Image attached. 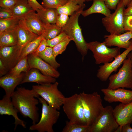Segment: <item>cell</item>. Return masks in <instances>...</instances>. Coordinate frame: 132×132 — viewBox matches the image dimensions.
Here are the masks:
<instances>
[{
  "instance_id": "1",
  "label": "cell",
  "mask_w": 132,
  "mask_h": 132,
  "mask_svg": "<svg viewBox=\"0 0 132 132\" xmlns=\"http://www.w3.org/2000/svg\"><path fill=\"white\" fill-rule=\"evenodd\" d=\"M39 97L32 89L19 87L17 88L11 97L14 107L24 117L31 119L33 124L39 121V109L37 105L39 101L35 97Z\"/></svg>"
},
{
  "instance_id": "2",
  "label": "cell",
  "mask_w": 132,
  "mask_h": 132,
  "mask_svg": "<svg viewBox=\"0 0 132 132\" xmlns=\"http://www.w3.org/2000/svg\"><path fill=\"white\" fill-rule=\"evenodd\" d=\"M84 9H81L71 16L66 24L62 28V31L74 42L83 58L87 55L88 49L78 21L79 17Z\"/></svg>"
},
{
  "instance_id": "3",
  "label": "cell",
  "mask_w": 132,
  "mask_h": 132,
  "mask_svg": "<svg viewBox=\"0 0 132 132\" xmlns=\"http://www.w3.org/2000/svg\"><path fill=\"white\" fill-rule=\"evenodd\" d=\"M38 98L42 105L41 118L37 123L31 125L29 130L38 132H54L53 126L57 121L60 113L58 110L48 104L42 98Z\"/></svg>"
},
{
  "instance_id": "4",
  "label": "cell",
  "mask_w": 132,
  "mask_h": 132,
  "mask_svg": "<svg viewBox=\"0 0 132 132\" xmlns=\"http://www.w3.org/2000/svg\"><path fill=\"white\" fill-rule=\"evenodd\" d=\"M79 94L87 125L90 126L104 108L102 100L100 95L97 92L87 94L83 92Z\"/></svg>"
},
{
  "instance_id": "5",
  "label": "cell",
  "mask_w": 132,
  "mask_h": 132,
  "mask_svg": "<svg viewBox=\"0 0 132 132\" xmlns=\"http://www.w3.org/2000/svg\"><path fill=\"white\" fill-rule=\"evenodd\" d=\"M58 83L33 85L32 89L48 104L58 110L62 106L65 97L58 88Z\"/></svg>"
},
{
  "instance_id": "6",
  "label": "cell",
  "mask_w": 132,
  "mask_h": 132,
  "mask_svg": "<svg viewBox=\"0 0 132 132\" xmlns=\"http://www.w3.org/2000/svg\"><path fill=\"white\" fill-rule=\"evenodd\" d=\"M64 111L70 122L87 125L79 94L65 97L62 105Z\"/></svg>"
},
{
  "instance_id": "7",
  "label": "cell",
  "mask_w": 132,
  "mask_h": 132,
  "mask_svg": "<svg viewBox=\"0 0 132 132\" xmlns=\"http://www.w3.org/2000/svg\"><path fill=\"white\" fill-rule=\"evenodd\" d=\"M111 106L104 108L99 115L89 126V132H116L119 126L113 115Z\"/></svg>"
},
{
  "instance_id": "8",
  "label": "cell",
  "mask_w": 132,
  "mask_h": 132,
  "mask_svg": "<svg viewBox=\"0 0 132 132\" xmlns=\"http://www.w3.org/2000/svg\"><path fill=\"white\" fill-rule=\"evenodd\" d=\"M87 46L88 49L92 52L97 64L110 62L121 54L120 48L117 47L109 48L104 41L87 43Z\"/></svg>"
},
{
  "instance_id": "9",
  "label": "cell",
  "mask_w": 132,
  "mask_h": 132,
  "mask_svg": "<svg viewBox=\"0 0 132 132\" xmlns=\"http://www.w3.org/2000/svg\"><path fill=\"white\" fill-rule=\"evenodd\" d=\"M118 72L109 77L107 88L115 89L120 88H131L132 87V66L129 58L123 61Z\"/></svg>"
},
{
  "instance_id": "10",
  "label": "cell",
  "mask_w": 132,
  "mask_h": 132,
  "mask_svg": "<svg viewBox=\"0 0 132 132\" xmlns=\"http://www.w3.org/2000/svg\"><path fill=\"white\" fill-rule=\"evenodd\" d=\"M125 7L123 0H121L113 13L102 19L103 25L110 34H120L126 31L124 27Z\"/></svg>"
},
{
  "instance_id": "11",
  "label": "cell",
  "mask_w": 132,
  "mask_h": 132,
  "mask_svg": "<svg viewBox=\"0 0 132 132\" xmlns=\"http://www.w3.org/2000/svg\"><path fill=\"white\" fill-rule=\"evenodd\" d=\"M132 50V45L112 61L100 66L97 74V77L101 81H106L113 72L117 71L118 68L127 58L128 54Z\"/></svg>"
},
{
  "instance_id": "12",
  "label": "cell",
  "mask_w": 132,
  "mask_h": 132,
  "mask_svg": "<svg viewBox=\"0 0 132 132\" xmlns=\"http://www.w3.org/2000/svg\"><path fill=\"white\" fill-rule=\"evenodd\" d=\"M101 91L104 95V100L109 103L120 102L127 104L132 102V90L120 88L115 89H102Z\"/></svg>"
},
{
  "instance_id": "13",
  "label": "cell",
  "mask_w": 132,
  "mask_h": 132,
  "mask_svg": "<svg viewBox=\"0 0 132 132\" xmlns=\"http://www.w3.org/2000/svg\"><path fill=\"white\" fill-rule=\"evenodd\" d=\"M21 52L17 45L0 47V59L10 70L19 62Z\"/></svg>"
},
{
  "instance_id": "14",
  "label": "cell",
  "mask_w": 132,
  "mask_h": 132,
  "mask_svg": "<svg viewBox=\"0 0 132 132\" xmlns=\"http://www.w3.org/2000/svg\"><path fill=\"white\" fill-rule=\"evenodd\" d=\"M28 61L30 70L32 68L37 69L43 74L55 78L60 76V74L56 69L38 56H34L31 54L29 55Z\"/></svg>"
},
{
  "instance_id": "15",
  "label": "cell",
  "mask_w": 132,
  "mask_h": 132,
  "mask_svg": "<svg viewBox=\"0 0 132 132\" xmlns=\"http://www.w3.org/2000/svg\"><path fill=\"white\" fill-rule=\"evenodd\" d=\"M104 42L108 47L115 46L127 49L132 45V31H128L120 34H110L104 36Z\"/></svg>"
},
{
  "instance_id": "16",
  "label": "cell",
  "mask_w": 132,
  "mask_h": 132,
  "mask_svg": "<svg viewBox=\"0 0 132 132\" xmlns=\"http://www.w3.org/2000/svg\"><path fill=\"white\" fill-rule=\"evenodd\" d=\"M114 118L121 127L132 123V102L127 104L121 103L113 109Z\"/></svg>"
},
{
  "instance_id": "17",
  "label": "cell",
  "mask_w": 132,
  "mask_h": 132,
  "mask_svg": "<svg viewBox=\"0 0 132 132\" xmlns=\"http://www.w3.org/2000/svg\"><path fill=\"white\" fill-rule=\"evenodd\" d=\"M18 110L14 107L12 102L11 98L5 95L0 100V114L11 115L14 118L15 131L18 125L21 126L24 128L26 127L25 122L20 119L18 115Z\"/></svg>"
},
{
  "instance_id": "18",
  "label": "cell",
  "mask_w": 132,
  "mask_h": 132,
  "mask_svg": "<svg viewBox=\"0 0 132 132\" xmlns=\"http://www.w3.org/2000/svg\"><path fill=\"white\" fill-rule=\"evenodd\" d=\"M18 42L17 44L22 51L23 47L39 36L32 32L26 25L24 20H20L16 28Z\"/></svg>"
},
{
  "instance_id": "19",
  "label": "cell",
  "mask_w": 132,
  "mask_h": 132,
  "mask_svg": "<svg viewBox=\"0 0 132 132\" xmlns=\"http://www.w3.org/2000/svg\"><path fill=\"white\" fill-rule=\"evenodd\" d=\"M25 74L22 73L18 76H15L8 74L0 77V86L5 91L6 96L11 98L15 88L21 84Z\"/></svg>"
},
{
  "instance_id": "20",
  "label": "cell",
  "mask_w": 132,
  "mask_h": 132,
  "mask_svg": "<svg viewBox=\"0 0 132 132\" xmlns=\"http://www.w3.org/2000/svg\"><path fill=\"white\" fill-rule=\"evenodd\" d=\"M56 78L44 75L38 69L32 68L25 73L21 84L27 82H34L38 85L53 83L56 81Z\"/></svg>"
},
{
  "instance_id": "21",
  "label": "cell",
  "mask_w": 132,
  "mask_h": 132,
  "mask_svg": "<svg viewBox=\"0 0 132 132\" xmlns=\"http://www.w3.org/2000/svg\"><path fill=\"white\" fill-rule=\"evenodd\" d=\"M23 18L26 25L33 33L39 36L44 33V24L34 11L30 12Z\"/></svg>"
},
{
  "instance_id": "22",
  "label": "cell",
  "mask_w": 132,
  "mask_h": 132,
  "mask_svg": "<svg viewBox=\"0 0 132 132\" xmlns=\"http://www.w3.org/2000/svg\"><path fill=\"white\" fill-rule=\"evenodd\" d=\"M91 6L88 9L83 11L81 13L82 16L86 17L95 13H99L105 17L110 15L111 12L106 5L104 0H93Z\"/></svg>"
},
{
  "instance_id": "23",
  "label": "cell",
  "mask_w": 132,
  "mask_h": 132,
  "mask_svg": "<svg viewBox=\"0 0 132 132\" xmlns=\"http://www.w3.org/2000/svg\"><path fill=\"white\" fill-rule=\"evenodd\" d=\"M16 28L0 34V47L17 44L18 38Z\"/></svg>"
},
{
  "instance_id": "24",
  "label": "cell",
  "mask_w": 132,
  "mask_h": 132,
  "mask_svg": "<svg viewBox=\"0 0 132 132\" xmlns=\"http://www.w3.org/2000/svg\"><path fill=\"white\" fill-rule=\"evenodd\" d=\"M12 10L14 17L20 20L33 10L29 5L27 0H18Z\"/></svg>"
},
{
  "instance_id": "25",
  "label": "cell",
  "mask_w": 132,
  "mask_h": 132,
  "mask_svg": "<svg viewBox=\"0 0 132 132\" xmlns=\"http://www.w3.org/2000/svg\"><path fill=\"white\" fill-rule=\"evenodd\" d=\"M36 11L40 18L44 24L55 23L56 17L58 15L56 9L46 8L38 9Z\"/></svg>"
},
{
  "instance_id": "26",
  "label": "cell",
  "mask_w": 132,
  "mask_h": 132,
  "mask_svg": "<svg viewBox=\"0 0 132 132\" xmlns=\"http://www.w3.org/2000/svg\"><path fill=\"white\" fill-rule=\"evenodd\" d=\"M85 4L79 5L73 0H70L67 3L59 7L57 9L58 14L63 13L70 16L82 8H84Z\"/></svg>"
},
{
  "instance_id": "27",
  "label": "cell",
  "mask_w": 132,
  "mask_h": 132,
  "mask_svg": "<svg viewBox=\"0 0 132 132\" xmlns=\"http://www.w3.org/2000/svg\"><path fill=\"white\" fill-rule=\"evenodd\" d=\"M38 56L56 69L60 66L56 60V57L54 55L52 47L47 46Z\"/></svg>"
},
{
  "instance_id": "28",
  "label": "cell",
  "mask_w": 132,
  "mask_h": 132,
  "mask_svg": "<svg viewBox=\"0 0 132 132\" xmlns=\"http://www.w3.org/2000/svg\"><path fill=\"white\" fill-rule=\"evenodd\" d=\"M45 36L44 32L25 45L22 50L19 60L33 52L37 48L42 39L44 38Z\"/></svg>"
},
{
  "instance_id": "29",
  "label": "cell",
  "mask_w": 132,
  "mask_h": 132,
  "mask_svg": "<svg viewBox=\"0 0 132 132\" xmlns=\"http://www.w3.org/2000/svg\"><path fill=\"white\" fill-rule=\"evenodd\" d=\"M30 70L27 56L20 60L16 65L10 70L8 74L12 76H17L22 72L27 73Z\"/></svg>"
},
{
  "instance_id": "30",
  "label": "cell",
  "mask_w": 132,
  "mask_h": 132,
  "mask_svg": "<svg viewBox=\"0 0 132 132\" xmlns=\"http://www.w3.org/2000/svg\"><path fill=\"white\" fill-rule=\"evenodd\" d=\"M19 20L14 17L6 19H0V34L5 31L16 28Z\"/></svg>"
},
{
  "instance_id": "31",
  "label": "cell",
  "mask_w": 132,
  "mask_h": 132,
  "mask_svg": "<svg viewBox=\"0 0 132 132\" xmlns=\"http://www.w3.org/2000/svg\"><path fill=\"white\" fill-rule=\"evenodd\" d=\"M45 36L47 40L52 39L60 34L62 31V28L55 24H44Z\"/></svg>"
},
{
  "instance_id": "32",
  "label": "cell",
  "mask_w": 132,
  "mask_h": 132,
  "mask_svg": "<svg viewBox=\"0 0 132 132\" xmlns=\"http://www.w3.org/2000/svg\"><path fill=\"white\" fill-rule=\"evenodd\" d=\"M89 126L73 123L69 121H66L62 132H89Z\"/></svg>"
},
{
  "instance_id": "33",
  "label": "cell",
  "mask_w": 132,
  "mask_h": 132,
  "mask_svg": "<svg viewBox=\"0 0 132 132\" xmlns=\"http://www.w3.org/2000/svg\"><path fill=\"white\" fill-rule=\"evenodd\" d=\"M42 5L45 9H57L67 3L69 0H42Z\"/></svg>"
},
{
  "instance_id": "34",
  "label": "cell",
  "mask_w": 132,
  "mask_h": 132,
  "mask_svg": "<svg viewBox=\"0 0 132 132\" xmlns=\"http://www.w3.org/2000/svg\"><path fill=\"white\" fill-rule=\"evenodd\" d=\"M72 40L68 36L52 48L53 53L55 57L62 54L66 49L67 46Z\"/></svg>"
},
{
  "instance_id": "35",
  "label": "cell",
  "mask_w": 132,
  "mask_h": 132,
  "mask_svg": "<svg viewBox=\"0 0 132 132\" xmlns=\"http://www.w3.org/2000/svg\"><path fill=\"white\" fill-rule=\"evenodd\" d=\"M68 36L64 32L50 40H47V46L53 47L65 39Z\"/></svg>"
},
{
  "instance_id": "36",
  "label": "cell",
  "mask_w": 132,
  "mask_h": 132,
  "mask_svg": "<svg viewBox=\"0 0 132 132\" xmlns=\"http://www.w3.org/2000/svg\"><path fill=\"white\" fill-rule=\"evenodd\" d=\"M69 19L67 15L63 13L59 14L57 17L55 24L59 27L62 28L66 24Z\"/></svg>"
},
{
  "instance_id": "37",
  "label": "cell",
  "mask_w": 132,
  "mask_h": 132,
  "mask_svg": "<svg viewBox=\"0 0 132 132\" xmlns=\"http://www.w3.org/2000/svg\"><path fill=\"white\" fill-rule=\"evenodd\" d=\"M14 17L12 10L0 8V19H6Z\"/></svg>"
},
{
  "instance_id": "38",
  "label": "cell",
  "mask_w": 132,
  "mask_h": 132,
  "mask_svg": "<svg viewBox=\"0 0 132 132\" xmlns=\"http://www.w3.org/2000/svg\"><path fill=\"white\" fill-rule=\"evenodd\" d=\"M18 0H0V7L12 10Z\"/></svg>"
},
{
  "instance_id": "39",
  "label": "cell",
  "mask_w": 132,
  "mask_h": 132,
  "mask_svg": "<svg viewBox=\"0 0 132 132\" xmlns=\"http://www.w3.org/2000/svg\"><path fill=\"white\" fill-rule=\"evenodd\" d=\"M47 46V40L44 38L42 40L36 49L30 54L34 56H38V54L43 51Z\"/></svg>"
},
{
  "instance_id": "40",
  "label": "cell",
  "mask_w": 132,
  "mask_h": 132,
  "mask_svg": "<svg viewBox=\"0 0 132 132\" xmlns=\"http://www.w3.org/2000/svg\"><path fill=\"white\" fill-rule=\"evenodd\" d=\"M124 27L126 31H132V15L124 16Z\"/></svg>"
},
{
  "instance_id": "41",
  "label": "cell",
  "mask_w": 132,
  "mask_h": 132,
  "mask_svg": "<svg viewBox=\"0 0 132 132\" xmlns=\"http://www.w3.org/2000/svg\"><path fill=\"white\" fill-rule=\"evenodd\" d=\"M27 1L30 6L35 11H37L38 9H45L36 0H27Z\"/></svg>"
},
{
  "instance_id": "42",
  "label": "cell",
  "mask_w": 132,
  "mask_h": 132,
  "mask_svg": "<svg viewBox=\"0 0 132 132\" xmlns=\"http://www.w3.org/2000/svg\"><path fill=\"white\" fill-rule=\"evenodd\" d=\"M108 8L110 10H115L121 0H104Z\"/></svg>"
},
{
  "instance_id": "43",
  "label": "cell",
  "mask_w": 132,
  "mask_h": 132,
  "mask_svg": "<svg viewBox=\"0 0 132 132\" xmlns=\"http://www.w3.org/2000/svg\"><path fill=\"white\" fill-rule=\"evenodd\" d=\"M130 125V124H128L121 127L119 126L116 132H132V128Z\"/></svg>"
},
{
  "instance_id": "44",
  "label": "cell",
  "mask_w": 132,
  "mask_h": 132,
  "mask_svg": "<svg viewBox=\"0 0 132 132\" xmlns=\"http://www.w3.org/2000/svg\"><path fill=\"white\" fill-rule=\"evenodd\" d=\"M9 70L6 66L0 59V76L6 75Z\"/></svg>"
},
{
  "instance_id": "45",
  "label": "cell",
  "mask_w": 132,
  "mask_h": 132,
  "mask_svg": "<svg viewBox=\"0 0 132 132\" xmlns=\"http://www.w3.org/2000/svg\"><path fill=\"white\" fill-rule=\"evenodd\" d=\"M127 8L125 9L124 14V16L132 15V0H131L127 6Z\"/></svg>"
},
{
  "instance_id": "46",
  "label": "cell",
  "mask_w": 132,
  "mask_h": 132,
  "mask_svg": "<svg viewBox=\"0 0 132 132\" xmlns=\"http://www.w3.org/2000/svg\"><path fill=\"white\" fill-rule=\"evenodd\" d=\"M77 4L80 5L84 4V3L86 1V0H73Z\"/></svg>"
},
{
  "instance_id": "47",
  "label": "cell",
  "mask_w": 132,
  "mask_h": 132,
  "mask_svg": "<svg viewBox=\"0 0 132 132\" xmlns=\"http://www.w3.org/2000/svg\"><path fill=\"white\" fill-rule=\"evenodd\" d=\"M127 58L130 59V60L132 66V50L128 54L127 56Z\"/></svg>"
},
{
  "instance_id": "48",
  "label": "cell",
  "mask_w": 132,
  "mask_h": 132,
  "mask_svg": "<svg viewBox=\"0 0 132 132\" xmlns=\"http://www.w3.org/2000/svg\"><path fill=\"white\" fill-rule=\"evenodd\" d=\"M131 0H123V4L125 7L128 5Z\"/></svg>"
},
{
  "instance_id": "49",
  "label": "cell",
  "mask_w": 132,
  "mask_h": 132,
  "mask_svg": "<svg viewBox=\"0 0 132 132\" xmlns=\"http://www.w3.org/2000/svg\"><path fill=\"white\" fill-rule=\"evenodd\" d=\"M93 0H86V1H89Z\"/></svg>"
},
{
  "instance_id": "50",
  "label": "cell",
  "mask_w": 132,
  "mask_h": 132,
  "mask_svg": "<svg viewBox=\"0 0 132 132\" xmlns=\"http://www.w3.org/2000/svg\"><path fill=\"white\" fill-rule=\"evenodd\" d=\"M130 41L132 43V38L130 40Z\"/></svg>"
},
{
  "instance_id": "51",
  "label": "cell",
  "mask_w": 132,
  "mask_h": 132,
  "mask_svg": "<svg viewBox=\"0 0 132 132\" xmlns=\"http://www.w3.org/2000/svg\"><path fill=\"white\" fill-rule=\"evenodd\" d=\"M131 89H132V87Z\"/></svg>"
},
{
  "instance_id": "52",
  "label": "cell",
  "mask_w": 132,
  "mask_h": 132,
  "mask_svg": "<svg viewBox=\"0 0 132 132\" xmlns=\"http://www.w3.org/2000/svg\"></svg>"
}]
</instances>
